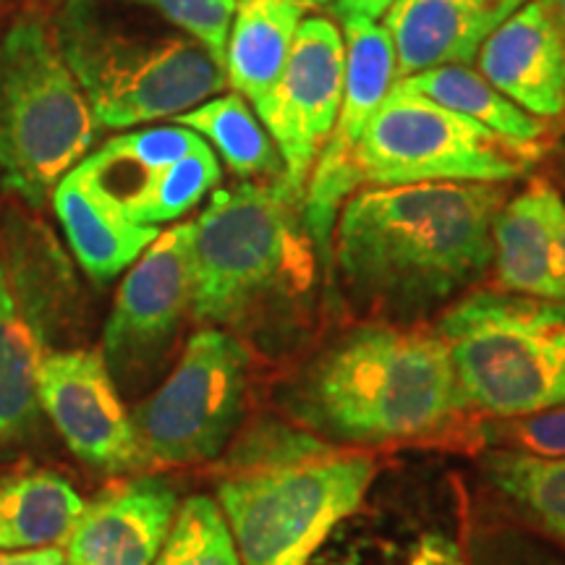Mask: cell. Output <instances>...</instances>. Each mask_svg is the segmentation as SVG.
I'll return each mask as SVG.
<instances>
[{
    "label": "cell",
    "mask_w": 565,
    "mask_h": 565,
    "mask_svg": "<svg viewBox=\"0 0 565 565\" xmlns=\"http://www.w3.org/2000/svg\"><path fill=\"white\" fill-rule=\"evenodd\" d=\"M503 183L433 181L366 186L345 200L333 263L359 309L414 324L492 267V223Z\"/></svg>",
    "instance_id": "obj_1"
},
{
    "label": "cell",
    "mask_w": 565,
    "mask_h": 565,
    "mask_svg": "<svg viewBox=\"0 0 565 565\" xmlns=\"http://www.w3.org/2000/svg\"><path fill=\"white\" fill-rule=\"evenodd\" d=\"M275 401L296 427L359 450L440 435L469 408L435 330L380 320L330 341Z\"/></svg>",
    "instance_id": "obj_2"
},
{
    "label": "cell",
    "mask_w": 565,
    "mask_h": 565,
    "mask_svg": "<svg viewBox=\"0 0 565 565\" xmlns=\"http://www.w3.org/2000/svg\"><path fill=\"white\" fill-rule=\"evenodd\" d=\"M370 450L324 443L286 416L254 422L228 445L217 505L242 565H309L333 529L364 505Z\"/></svg>",
    "instance_id": "obj_3"
},
{
    "label": "cell",
    "mask_w": 565,
    "mask_h": 565,
    "mask_svg": "<svg viewBox=\"0 0 565 565\" xmlns=\"http://www.w3.org/2000/svg\"><path fill=\"white\" fill-rule=\"evenodd\" d=\"M192 228V317L202 328L254 333L312 294L320 257L303 189L286 175L217 189Z\"/></svg>",
    "instance_id": "obj_4"
},
{
    "label": "cell",
    "mask_w": 565,
    "mask_h": 565,
    "mask_svg": "<svg viewBox=\"0 0 565 565\" xmlns=\"http://www.w3.org/2000/svg\"><path fill=\"white\" fill-rule=\"evenodd\" d=\"M63 61L105 129L175 118L225 87V71L189 34H139L105 21L92 0H63L53 21Z\"/></svg>",
    "instance_id": "obj_5"
},
{
    "label": "cell",
    "mask_w": 565,
    "mask_h": 565,
    "mask_svg": "<svg viewBox=\"0 0 565 565\" xmlns=\"http://www.w3.org/2000/svg\"><path fill=\"white\" fill-rule=\"evenodd\" d=\"M97 121L53 24L24 9L0 34V186L40 210L87 158Z\"/></svg>",
    "instance_id": "obj_6"
},
{
    "label": "cell",
    "mask_w": 565,
    "mask_h": 565,
    "mask_svg": "<svg viewBox=\"0 0 565 565\" xmlns=\"http://www.w3.org/2000/svg\"><path fill=\"white\" fill-rule=\"evenodd\" d=\"M463 404L521 419L565 404V301L477 291L440 317Z\"/></svg>",
    "instance_id": "obj_7"
},
{
    "label": "cell",
    "mask_w": 565,
    "mask_h": 565,
    "mask_svg": "<svg viewBox=\"0 0 565 565\" xmlns=\"http://www.w3.org/2000/svg\"><path fill=\"white\" fill-rule=\"evenodd\" d=\"M536 158L540 145L503 137L393 84L353 152L351 173L356 192L433 181L508 183Z\"/></svg>",
    "instance_id": "obj_8"
},
{
    "label": "cell",
    "mask_w": 565,
    "mask_h": 565,
    "mask_svg": "<svg viewBox=\"0 0 565 565\" xmlns=\"http://www.w3.org/2000/svg\"><path fill=\"white\" fill-rule=\"evenodd\" d=\"M252 351L221 328H202L152 395L131 408L147 466H194L221 458L246 414Z\"/></svg>",
    "instance_id": "obj_9"
},
{
    "label": "cell",
    "mask_w": 565,
    "mask_h": 565,
    "mask_svg": "<svg viewBox=\"0 0 565 565\" xmlns=\"http://www.w3.org/2000/svg\"><path fill=\"white\" fill-rule=\"evenodd\" d=\"M74 296L53 238L24 221L0 231V450L40 419L38 380Z\"/></svg>",
    "instance_id": "obj_10"
},
{
    "label": "cell",
    "mask_w": 565,
    "mask_h": 565,
    "mask_svg": "<svg viewBox=\"0 0 565 565\" xmlns=\"http://www.w3.org/2000/svg\"><path fill=\"white\" fill-rule=\"evenodd\" d=\"M192 223L160 233L131 265L103 335V359L118 391H141L192 317Z\"/></svg>",
    "instance_id": "obj_11"
},
{
    "label": "cell",
    "mask_w": 565,
    "mask_h": 565,
    "mask_svg": "<svg viewBox=\"0 0 565 565\" xmlns=\"http://www.w3.org/2000/svg\"><path fill=\"white\" fill-rule=\"evenodd\" d=\"M345 79L341 110L303 189V225L324 273L333 265V233L343 204L356 192L351 160L372 116L395 84V51L377 21L343 19Z\"/></svg>",
    "instance_id": "obj_12"
},
{
    "label": "cell",
    "mask_w": 565,
    "mask_h": 565,
    "mask_svg": "<svg viewBox=\"0 0 565 565\" xmlns=\"http://www.w3.org/2000/svg\"><path fill=\"white\" fill-rule=\"evenodd\" d=\"M38 401L71 454L89 469L121 477L147 466L131 412L100 351L47 353L38 380Z\"/></svg>",
    "instance_id": "obj_13"
},
{
    "label": "cell",
    "mask_w": 565,
    "mask_h": 565,
    "mask_svg": "<svg viewBox=\"0 0 565 565\" xmlns=\"http://www.w3.org/2000/svg\"><path fill=\"white\" fill-rule=\"evenodd\" d=\"M345 79V42L324 17H307L270 100L257 113L282 160V175L307 189L317 154L333 131Z\"/></svg>",
    "instance_id": "obj_14"
},
{
    "label": "cell",
    "mask_w": 565,
    "mask_h": 565,
    "mask_svg": "<svg viewBox=\"0 0 565 565\" xmlns=\"http://www.w3.org/2000/svg\"><path fill=\"white\" fill-rule=\"evenodd\" d=\"M175 513L179 494L166 477H131L84 503L63 555L68 565H152Z\"/></svg>",
    "instance_id": "obj_15"
},
{
    "label": "cell",
    "mask_w": 565,
    "mask_h": 565,
    "mask_svg": "<svg viewBox=\"0 0 565 565\" xmlns=\"http://www.w3.org/2000/svg\"><path fill=\"white\" fill-rule=\"evenodd\" d=\"M563 217L565 200L550 181L534 179L508 196L492 223V265L503 291L565 301Z\"/></svg>",
    "instance_id": "obj_16"
},
{
    "label": "cell",
    "mask_w": 565,
    "mask_h": 565,
    "mask_svg": "<svg viewBox=\"0 0 565 565\" xmlns=\"http://www.w3.org/2000/svg\"><path fill=\"white\" fill-rule=\"evenodd\" d=\"M526 0H393L385 30L395 82L437 66H469L479 47Z\"/></svg>",
    "instance_id": "obj_17"
},
{
    "label": "cell",
    "mask_w": 565,
    "mask_h": 565,
    "mask_svg": "<svg viewBox=\"0 0 565 565\" xmlns=\"http://www.w3.org/2000/svg\"><path fill=\"white\" fill-rule=\"evenodd\" d=\"M479 74L534 118L565 113V51L540 0H526L477 53Z\"/></svg>",
    "instance_id": "obj_18"
},
{
    "label": "cell",
    "mask_w": 565,
    "mask_h": 565,
    "mask_svg": "<svg viewBox=\"0 0 565 565\" xmlns=\"http://www.w3.org/2000/svg\"><path fill=\"white\" fill-rule=\"evenodd\" d=\"M51 202L76 263L100 286L129 270L160 236L158 225L134 221L124 204L103 186L87 160L55 183Z\"/></svg>",
    "instance_id": "obj_19"
},
{
    "label": "cell",
    "mask_w": 565,
    "mask_h": 565,
    "mask_svg": "<svg viewBox=\"0 0 565 565\" xmlns=\"http://www.w3.org/2000/svg\"><path fill=\"white\" fill-rule=\"evenodd\" d=\"M307 13V0H236L223 58L225 84L257 113L278 87Z\"/></svg>",
    "instance_id": "obj_20"
},
{
    "label": "cell",
    "mask_w": 565,
    "mask_h": 565,
    "mask_svg": "<svg viewBox=\"0 0 565 565\" xmlns=\"http://www.w3.org/2000/svg\"><path fill=\"white\" fill-rule=\"evenodd\" d=\"M84 511L82 494L53 471L0 479V553L42 550L68 540Z\"/></svg>",
    "instance_id": "obj_21"
},
{
    "label": "cell",
    "mask_w": 565,
    "mask_h": 565,
    "mask_svg": "<svg viewBox=\"0 0 565 565\" xmlns=\"http://www.w3.org/2000/svg\"><path fill=\"white\" fill-rule=\"evenodd\" d=\"M482 477L515 515L565 545V458L492 448L482 456Z\"/></svg>",
    "instance_id": "obj_22"
},
{
    "label": "cell",
    "mask_w": 565,
    "mask_h": 565,
    "mask_svg": "<svg viewBox=\"0 0 565 565\" xmlns=\"http://www.w3.org/2000/svg\"><path fill=\"white\" fill-rule=\"evenodd\" d=\"M175 124L200 134L215 147L233 175L246 181H265L282 175V160L270 134L257 121L252 105L236 92L210 97L196 108L175 116Z\"/></svg>",
    "instance_id": "obj_23"
},
{
    "label": "cell",
    "mask_w": 565,
    "mask_h": 565,
    "mask_svg": "<svg viewBox=\"0 0 565 565\" xmlns=\"http://www.w3.org/2000/svg\"><path fill=\"white\" fill-rule=\"evenodd\" d=\"M395 87L427 97V100L454 113H461V116L503 134V137L536 145L545 134V124L540 118L529 116L526 110L513 105L479 71H471L469 66L427 68L395 82Z\"/></svg>",
    "instance_id": "obj_24"
},
{
    "label": "cell",
    "mask_w": 565,
    "mask_h": 565,
    "mask_svg": "<svg viewBox=\"0 0 565 565\" xmlns=\"http://www.w3.org/2000/svg\"><path fill=\"white\" fill-rule=\"evenodd\" d=\"M221 183V160L212 147H196L173 166L150 175L124 200V207L137 223L162 225L179 221L194 210Z\"/></svg>",
    "instance_id": "obj_25"
},
{
    "label": "cell",
    "mask_w": 565,
    "mask_h": 565,
    "mask_svg": "<svg viewBox=\"0 0 565 565\" xmlns=\"http://www.w3.org/2000/svg\"><path fill=\"white\" fill-rule=\"evenodd\" d=\"M152 565H242L217 500L194 494L181 503L171 534Z\"/></svg>",
    "instance_id": "obj_26"
},
{
    "label": "cell",
    "mask_w": 565,
    "mask_h": 565,
    "mask_svg": "<svg viewBox=\"0 0 565 565\" xmlns=\"http://www.w3.org/2000/svg\"><path fill=\"white\" fill-rule=\"evenodd\" d=\"M129 3L150 6L183 34L207 47L212 58L223 66L236 0H129Z\"/></svg>",
    "instance_id": "obj_27"
},
{
    "label": "cell",
    "mask_w": 565,
    "mask_h": 565,
    "mask_svg": "<svg viewBox=\"0 0 565 565\" xmlns=\"http://www.w3.org/2000/svg\"><path fill=\"white\" fill-rule=\"evenodd\" d=\"M487 437L494 448L542 458H565V404L521 419H498L494 427L487 429Z\"/></svg>",
    "instance_id": "obj_28"
},
{
    "label": "cell",
    "mask_w": 565,
    "mask_h": 565,
    "mask_svg": "<svg viewBox=\"0 0 565 565\" xmlns=\"http://www.w3.org/2000/svg\"><path fill=\"white\" fill-rule=\"evenodd\" d=\"M466 565H563L513 529H479L466 545Z\"/></svg>",
    "instance_id": "obj_29"
},
{
    "label": "cell",
    "mask_w": 565,
    "mask_h": 565,
    "mask_svg": "<svg viewBox=\"0 0 565 565\" xmlns=\"http://www.w3.org/2000/svg\"><path fill=\"white\" fill-rule=\"evenodd\" d=\"M0 565H68L66 555L55 547L19 550V553H0Z\"/></svg>",
    "instance_id": "obj_30"
},
{
    "label": "cell",
    "mask_w": 565,
    "mask_h": 565,
    "mask_svg": "<svg viewBox=\"0 0 565 565\" xmlns=\"http://www.w3.org/2000/svg\"><path fill=\"white\" fill-rule=\"evenodd\" d=\"M393 6V0H338L335 13L341 19L349 17H362V19H383L387 9Z\"/></svg>",
    "instance_id": "obj_31"
},
{
    "label": "cell",
    "mask_w": 565,
    "mask_h": 565,
    "mask_svg": "<svg viewBox=\"0 0 565 565\" xmlns=\"http://www.w3.org/2000/svg\"><path fill=\"white\" fill-rule=\"evenodd\" d=\"M540 3H542V9L547 11L550 24H553L557 40H561V45L565 51V0H540Z\"/></svg>",
    "instance_id": "obj_32"
},
{
    "label": "cell",
    "mask_w": 565,
    "mask_h": 565,
    "mask_svg": "<svg viewBox=\"0 0 565 565\" xmlns=\"http://www.w3.org/2000/svg\"><path fill=\"white\" fill-rule=\"evenodd\" d=\"M553 171H555V179H557V183H561V192L565 194V147H563L561 152H557Z\"/></svg>",
    "instance_id": "obj_33"
},
{
    "label": "cell",
    "mask_w": 565,
    "mask_h": 565,
    "mask_svg": "<svg viewBox=\"0 0 565 565\" xmlns=\"http://www.w3.org/2000/svg\"><path fill=\"white\" fill-rule=\"evenodd\" d=\"M561 242H563V254H565V217H563V228H561Z\"/></svg>",
    "instance_id": "obj_34"
},
{
    "label": "cell",
    "mask_w": 565,
    "mask_h": 565,
    "mask_svg": "<svg viewBox=\"0 0 565 565\" xmlns=\"http://www.w3.org/2000/svg\"><path fill=\"white\" fill-rule=\"evenodd\" d=\"M307 3H330V0H307Z\"/></svg>",
    "instance_id": "obj_35"
},
{
    "label": "cell",
    "mask_w": 565,
    "mask_h": 565,
    "mask_svg": "<svg viewBox=\"0 0 565 565\" xmlns=\"http://www.w3.org/2000/svg\"><path fill=\"white\" fill-rule=\"evenodd\" d=\"M51 3H58V0H51Z\"/></svg>",
    "instance_id": "obj_36"
},
{
    "label": "cell",
    "mask_w": 565,
    "mask_h": 565,
    "mask_svg": "<svg viewBox=\"0 0 565 565\" xmlns=\"http://www.w3.org/2000/svg\"><path fill=\"white\" fill-rule=\"evenodd\" d=\"M0 6H3V0H0Z\"/></svg>",
    "instance_id": "obj_37"
}]
</instances>
